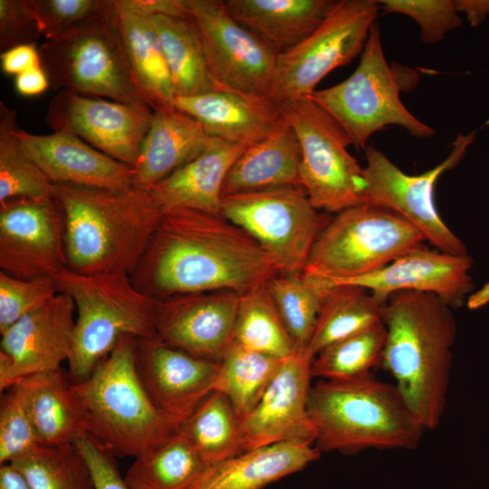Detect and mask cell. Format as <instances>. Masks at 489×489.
I'll return each instance as SVG.
<instances>
[{
    "label": "cell",
    "instance_id": "1",
    "mask_svg": "<svg viewBox=\"0 0 489 489\" xmlns=\"http://www.w3.org/2000/svg\"><path fill=\"white\" fill-rule=\"evenodd\" d=\"M279 273L272 257L222 216L177 207L164 212L134 273V285L162 300L219 290L240 294Z\"/></svg>",
    "mask_w": 489,
    "mask_h": 489
},
{
    "label": "cell",
    "instance_id": "2",
    "mask_svg": "<svg viewBox=\"0 0 489 489\" xmlns=\"http://www.w3.org/2000/svg\"><path fill=\"white\" fill-rule=\"evenodd\" d=\"M64 223L67 268L84 274L129 276L165 212L149 187L110 189L53 184Z\"/></svg>",
    "mask_w": 489,
    "mask_h": 489
},
{
    "label": "cell",
    "instance_id": "3",
    "mask_svg": "<svg viewBox=\"0 0 489 489\" xmlns=\"http://www.w3.org/2000/svg\"><path fill=\"white\" fill-rule=\"evenodd\" d=\"M438 296L420 292L393 293L383 307L387 337L381 366L426 430L444 414L456 321Z\"/></svg>",
    "mask_w": 489,
    "mask_h": 489
},
{
    "label": "cell",
    "instance_id": "4",
    "mask_svg": "<svg viewBox=\"0 0 489 489\" xmlns=\"http://www.w3.org/2000/svg\"><path fill=\"white\" fill-rule=\"evenodd\" d=\"M308 412L321 452L414 449L425 432L396 387L371 375L312 385Z\"/></svg>",
    "mask_w": 489,
    "mask_h": 489
},
{
    "label": "cell",
    "instance_id": "5",
    "mask_svg": "<svg viewBox=\"0 0 489 489\" xmlns=\"http://www.w3.org/2000/svg\"><path fill=\"white\" fill-rule=\"evenodd\" d=\"M137 339L123 336L83 380L71 383L90 436L114 456L134 458L178 429L146 389L137 368Z\"/></svg>",
    "mask_w": 489,
    "mask_h": 489
},
{
    "label": "cell",
    "instance_id": "6",
    "mask_svg": "<svg viewBox=\"0 0 489 489\" xmlns=\"http://www.w3.org/2000/svg\"><path fill=\"white\" fill-rule=\"evenodd\" d=\"M53 278L58 292L72 297L77 313L67 361L72 382L88 378L121 337L157 336L158 300L139 291L129 274H84L64 268Z\"/></svg>",
    "mask_w": 489,
    "mask_h": 489
},
{
    "label": "cell",
    "instance_id": "7",
    "mask_svg": "<svg viewBox=\"0 0 489 489\" xmlns=\"http://www.w3.org/2000/svg\"><path fill=\"white\" fill-rule=\"evenodd\" d=\"M42 67L52 87L102 98L143 111L153 110L133 75L120 34L114 0L79 27L40 46Z\"/></svg>",
    "mask_w": 489,
    "mask_h": 489
},
{
    "label": "cell",
    "instance_id": "8",
    "mask_svg": "<svg viewBox=\"0 0 489 489\" xmlns=\"http://www.w3.org/2000/svg\"><path fill=\"white\" fill-rule=\"evenodd\" d=\"M424 242L423 235L398 214L361 204L328 221L302 273L328 285L340 284L379 271Z\"/></svg>",
    "mask_w": 489,
    "mask_h": 489
},
{
    "label": "cell",
    "instance_id": "9",
    "mask_svg": "<svg viewBox=\"0 0 489 489\" xmlns=\"http://www.w3.org/2000/svg\"><path fill=\"white\" fill-rule=\"evenodd\" d=\"M402 83L398 71L386 61L375 22L350 76L331 87L316 90L309 97L340 125L358 149H365L369 139L389 125L401 126L417 138L433 136L435 130L400 101Z\"/></svg>",
    "mask_w": 489,
    "mask_h": 489
},
{
    "label": "cell",
    "instance_id": "10",
    "mask_svg": "<svg viewBox=\"0 0 489 489\" xmlns=\"http://www.w3.org/2000/svg\"><path fill=\"white\" fill-rule=\"evenodd\" d=\"M301 148V187L318 210L337 214L365 204L363 168L340 125L310 97L281 105Z\"/></svg>",
    "mask_w": 489,
    "mask_h": 489
},
{
    "label": "cell",
    "instance_id": "11",
    "mask_svg": "<svg viewBox=\"0 0 489 489\" xmlns=\"http://www.w3.org/2000/svg\"><path fill=\"white\" fill-rule=\"evenodd\" d=\"M220 215L247 233L272 257L279 273L303 271L330 220L301 186L224 196Z\"/></svg>",
    "mask_w": 489,
    "mask_h": 489
},
{
    "label": "cell",
    "instance_id": "12",
    "mask_svg": "<svg viewBox=\"0 0 489 489\" xmlns=\"http://www.w3.org/2000/svg\"><path fill=\"white\" fill-rule=\"evenodd\" d=\"M379 4L340 0L302 42L278 54L268 98L278 105L309 97L334 69L361 53Z\"/></svg>",
    "mask_w": 489,
    "mask_h": 489
},
{
    "label": "cell",
    "instance_id": "13",
    "mask_svg": "<svg viewBox=\"0 0 489 489\" xmlns=\"http://www.w3.org/2000/svg\"><path fill=\"white\" fill-rule=\"evenodd\" d=\"M475 134H458L448 156L419 175L406 174L380 150L367 146V165L363 168L365 203L398 214L436 249L455 254H468L462 240L441 218L435 203V187L439 177L463 158Z\"/></svg>",
    "mask_w": 489,
    "mask_h": 489
},
{
    "label": "cell",
    "instance_id": "14",
    "mask_svg": "<svg viewBox=\"0 0 489 489\" xmlns=\"http://www.w3.org/2000/svg\"><path fill=\"white\" fill-rule=\"evenodd\" d=\"M210 72L222 90L267 97L278 53L236 22L221 0H187Z\"/></svg>",
    "mask_w": 489,
    "mask_h": 489
},
{
    "label": "cell",
    "instance_id": "15",
    "mask_svg": "<svg viewBox=\"0 0 489 489\" xmlns=\"http://www.w3.org/2000/svg\"><path fill=\"white\" fill-rule=\"evenodd\" d=\"M0 267L22 280L67 268L63 217L53 197L0 203Z\"/></svg>",
    "mask_w": 489,
    "mask_h": 489
},
{
    "label": "cell",
    "instance_id": "16",
    "mask_svg": "<svg viewBox=\"0 0 489 489\" xmlns=\"http://www.w3.org/2000/svg\"><path fill=\"white\" fill-rule=\"evenodd\" d=\"M152 118L153 111L62 90L50 100L45 122L135 168Z\"/></svg>",
    "mask_w": 489,
    "mask_h": 489
},
{
    "label": "cell",
    "instance_id": "17",
    "mask_svg": "<svg viewBox=\"0 0 489 489\" xmlns=\"http://www.w3.org/2000/svg\"><path fill=\"white\" fill-rule=\"evenodd\" d=\"M75 312L72 297L59 292L44 306L1 333V392L26 377L60 369L61 364L68 361L73 343Z\"/></svg>",
    "mask_w": 489,
    "mask_h": 489
},
{
    "label": "cell",
    "instance_id": "18",
    "mask_svg": "<svg viewBox=\"0 0 489 489\" xmlns=\"http://www.w3.org/2000/svg\"><path fill=\"white\" fill-rule=\"evenodd\" d=\"M240 296L219 290L158 300L157 337L195 357L220 362L234 342Z\"/></svg>",
    "mask_w": 489,
    "mask_h": 489
},
{
    "label": "cell",
    "instance_id": "19",
    "mask_svg": "<svg viewBox=\"0 0 489 489\" xmlns=\"http://www.w3.org/2000/svg\"><path fill=\"white\" fill-rule=\"evenodd\" d=\"M312 360L305 351L283 360L259 402L242 419L246 451L281 442L314 443L308 412Z\"/></svg>",
    "mask_w": 489,
    "mask_h": 489
},
{
    "label": "cell",
    "instance_id": "20",
    "mask_svg": "<svg viewBox=\"0 0 489 489\" xmlns=\"http://www.w3.org/2000/svg\"><path fill=\"white\" fill-rule=\"evenodd\" d=\"M140 379L158 408L180 425L213 391L219 362L195 357L158 337L136 340Z\"/></svg>",
    "mask_w": 489,
    "mask_h": 489
},
{
    "label": "cell",
    "instance_id": "21",
    "mask_svg": "<svg viewBox=\"0 0 489 489\" xmlns=\"http://www.w3.org/2000/svg\"><path fill=\"white\" fill-rule=\"evenodd\" d=\"M472 266L468 254H455L423 244L377 272L340 284L363 287L382 303L398 292L432 293L455 309L463 306L475 289L469 273Z\"/></svg>",
    "mask_w": 489,
    "mask_h": 489
},
{
    "label": "cell",
    "instance_id": "22",
    "mask_svg": "<svg viewBox=\"0 0 489 489\" xmlns=\"http://www.w3.org/2000/svg\"><path fill=\"white\" fill-rule=\"evenodd\" d=\"M14 133L53 184L110 189L134 186V168L94 149L72 133L56 131L37 135L17 125Z\"/></svg>",
    "mask_w": 489,
    "mask_h": 489
},
{
    "label": "cell",
    "instance_id": "23",
    "mask_svg": "<svg viewBox=\"0 0 489 489\" xmlns=\"http://www.w3.org/2000/svg\"><path fill=\"white\" fill-rule=\"evenodd\" d=\"M175 108L196 120L209 137L245 147L265 139L283 119L281 106L267 97L222 89L176 97Z\"/></svg>",
    "mask_w": 489,
    "mask_h": 489
},
{
    "label": "cell",
    "instance_id": "24",
    "mask_svg": "<svg viewBox=\"0 0 489 489\" xmlns=\"http://www.w3.org/2000/svg\"><path fill=\"white\" fill-rule=\"evenodd\" d=\"M246 148L211 138L197 157L149 188L165 211L185 207L221 216L225 179Z\"/></svg>",
    "mask_w": 489,
    "mask_h": 489
},
{
    "label": "cell",
    "instance_id": "25",
    "mask_svg": "<svg viewBox=\"0 0 489 489\" xmlns=\"http://www.w3.org/2000/svg\"><path fill=\"white\" fill-rule=\"evenodd\" d=\"M308 441H289L247 450L207 465L189 489H262L319 459Z\"/></svg>",
    "mask_w": 489,
    "mask_h": 489
},
{
    "label": "cell",
    "instance_id": "26",
    "mask_svg": "<svg viewBox=\"0 0 489 489\" xmlns=\"http://www.w3.org/2000/svg\"><path fill=\"white\" fill-rule=\"evenodd\" d=\"M335 0H224L228 14L278 54L299 44L325 19Z\"/></svg>",
    "mask_w": 489,
    "mask_h": 489
},
{
    "label": "cell",
    "instance_id": "27",
    "mask_svg": "<svg viewBox=\"0 0 489 489\" xmlns=\"http://www.w3.org/2000/svg\"><path fill=\"white\" fill-rule=\"evenodd\" d=\"M301 159L297 136L283 117L270 135L247 147L236 159L225 179L223 197L301 186Z\"/></svg>",
    "mask_w": 489,
    "mask_h": 489
},
{
    "label": "cell",
    "instance_id": "28",
    "mask_svg": "<svg viewBox=\"0 0 489 489\" xmlns=\"http://www.w3.org/2000/svg\"><path fill=\"white\" fill-rule=\"evenodd\" d=\"M209 137L187 113L174 109L154 110L135 168L134 186L149 187L197 157Z\"/></svg>",
    "mask_w": 489,
    "mask_h": 489
},
{
    "label": "cell",
    "instance_id": "29",
    "mask_svg": "<svg viewBox=\"0 0 489 489\" xmlns=\"http://www.w3.org/2000/svg\"><path fill=\"white\" fill-rule=\"evenodd\" d=\"M43 446L73 445L90 435L84 410L62 369L20 379Z\"/></svg>",
    "mask_w": 489,
    "mask_h": 489
},
{
    "label": "cell",
    "instance_id": "30",
    "mask_svg": "<svg viewBox=\"0 0 489 489\" xmlns=\"http://www.w3.org/2000/svg\"><path fill=\"white\" fill-rule=\"evenodd\" d=\"M114 4L120 34L137 84L154 110L175 108L176 94L167 61L149 18Z\"/></svg>",
    "mask_w": 489,
    "mask_h": 489
},
{
    "label": "cell",
    "instance_id": "31",
    "mask_svg": "<svg viewBox=\"0 0 489 489\" xmlns=\"http://www.w3.org/2000/svg\"><path fill=\"white\" fill-rule=\"evenodd\" d=\"M158 36L176 97L221 90L215 82L200 40L189 17H149Z\"/></svg>",
    "mask_w": 489,
    "mask_h": 489
},
{
    "label": "cell",
    "instance_id": "32",
    "mask_svg": "<svg viewBox=\"0 0 489 489\" xmlns=\"http://www.w3.org/2000/svg\"><path fill=\"white\" fill-rule=\"evenodd\" d=\"M209 465L245 452L242 418L230 400L212 391L177 429Z\"/></svg>",
    "mask_w": 489,
    "mask_h": 489
},
{
    "label": "cell",
    "instance_id": "33",
    "mask_svg": "<svg viewBox=\"0 0 489 489\" xmlns=\"http://www.w3.org/2000/svg\"><path fill=\"white\" fill-rule=\"evenodd\" d=\"M384 304L363 287L331 285L305 352L314 359L328 345L382 321Z\"/></svg>",
    "mask_w": 489,
    "mask_h": 489
},
{
    "label": "cell",
    "instance_id": "34",
    "mask_svg": "<svg viewBox=\"0 0 489 489\" xmlns=\"http://www.w3.org/2000/svg\"><path fill=\"white\" fill-rule=\"evenodd\" d=\"M207 465L177 430L135 457L123 476L129 489H189Z\"/></svg>",
    "mask_w": 489,
    "mask_h": 489
},
{
    "label": "cell",
    "instance_id": "35",
    "mask_svg": "<svg viewBox=\"0 0 489 489\" xmlns=\"http://www.w3.org/2000/svg\"><path fill=\"white\" fill-rule=\"evenodd\" d=\"M283 360L234 341L219 362L213 391L224 394L243 419L259 402Z\"/></svg>",
    "mask_w": 489,
    "mask_h": 489
},
{
    "label": "cell",
    "instance_id": "36",
    "mask_svg": "<svg viewBox=\"0 0 489 489\" xmlns=\"http://www.w3.org/2000/svg\"><path fill=\"white\" fill-rule=\"evenodd\" d=\"M234 341L278 359L297 351L266 283L241 294Z\"/></svg>",
    "mask_w": 489,
    "mask_h": 489
},
{
    "label": "cell",
    "instance_id": "37",
    "mask_svg": "<svg viewBox=\"0 0 489 489\" xmlns=\"http://www.w3.org/2000/svg\"><path fill=\"white\" fill-rule=\"evenodd\" d=\"M297 351H305L331 285L302 272L277 273L266 283Z\"/></svg>",
    "mask_w": 489,
    "mask_h": 489
},
{
    "label": "cell",
    "instance_id": "38",
    "mask_svg": "<svg viewBox=\"0 0 489 489\" xmlns=\"http://www.w3.org/2000/svg\"><path fill=\"white\" fill-rule=\"evenodd\" d=\"M16 112L0 101V203L16 197H53V183L14 135Z\"/></svg>",
    "mask_w": 489,
    "mask_h": 489
},
{
    "label": "cell",
    "instance_id": "39",
    "mask_svg": "<svg viewBox=\"0 0 489 489\" xmlns=\"http://www.w3.org/2000/svg\"><path fill=\"white\" fill-rule=\"evenodd\" d=\"M386 337V326L379 321L328 345L312 360V377L346 380L370 375L381 365Z\"/></svg>",
    "mask_w": 489,
    "mask_h": 489
},
{
    "label": "cell",
    "instance_id": "40",
    "mask_svg": "<svg viewBox=\"0 0 489 489\" xmlns=\"http://www.w3.org/2000/svg\"><path fill=\"white\" fill-rule=\"evenodd\" d=\"M11 464L32 489H95L88 464L74 445L42 446Z\"/></svg>",
    "mask_w": 489,
    "mask_h": 489
},
{
    "label": "cell",
    "instance_id": "41",
    "mask_svg": "<svg viewBox=\"0 0 489 489\" xmlns=\"http://www.w3.org/2000/svg\"><path fill=\"white\" fill-rule=\"evenodd\" d=\"M7 389L0 406V465L23 459L43 446L30 417L22 381Z\"/></svg>",
    "mask_w": 489,
    "mask_h": 489
},
{
    "label": "cell",
    "instance_id": "42",
    "mask_svg": "<svg viewBox=\"0 0 489 489\" xmlns=\"http://www.w3.org/2000/svg\"><path fill=\"white\" fill-rule=\"evenodd\" d=\"M53 277L30 280L0 272V333L24 316L44 306L57 293Z\"/></svg>",
    "mask_w": 489,
    "mask_h": 489
},
{
    "label": "cell",
    "instance_id": "43",
    "mask_svg": "<svg viewBox=\"0 0 489 489\" xmlns=\"http://www.w3.org/2000/svg\"><path fill=\"white\" fill-rule=\"evenodd\" d=\"M387 13L405 14L418 24L421 40L434 44L447 33L461 26V19L454 0H381L378 1Z\"/></svg>",
    "mask_w": 489,
    "mask_h": 489
},
{
    "label": "cell",
    "instance_id": "44",
    "mask_svg": "<svg viewBox=\"0 0 489 489\" xmlns=\"http://www.w3.org/2000/svg\"><path fill=\"white\" fill-rule=\"evenodd\" d=\"M107 0H28L45 39L68 33L98 15Z\"/></svg>",
    "mask_w": 489,
    "mask_h": 489
},
{
    "label": "cell",
    "instance_id": "45",
    "mask_svg": "<svg viewBox=\"0 0 489 489\" xmlns=\"http://www.w3.org/2000/svg\"><path fill=\"white\" fill-rule=\"evenodd\" d=\"M43 35L28 0H0V50L34 44Z\"/></svg>",
    "mask_w": 489,
    "mask_h": 489
},
{
    "label": "cell",
    "instance_id": "46",
    "mask_svg": "<svg viewBox=\"0 0 489 489\" xmlns=\"http://www.w3.org/2000/svg\"><path fill=\"white\" fill-rule=\"evenodd\" d=\"M86 460L95 489H129L120 475L115 456L90 435L73 444Z\"/></svg>",
    "mask_w": 489,
    "mask_h": 489
},
{
    "label": "cell",
    "instance_id": "47",
    "mask_svg": "<svg viewBox=\"0 0 489 489\" xmlns=\"http://www.w3.org/2000/svg\"><path fill=\"white\" fill-rule=\"evenodd\" d=\"M115 2L121 8L147 18L155 15L188 16L187 0H115Z\"/></svg>",
    "mask_w": 489,
    "mask_h": 489
},
{
    "label": "cell",
    "instance_id": "48",
    "mask_svg": "<svg viewBox=\"0 0 489 489\" xmlns=\"http://www.w3.org/2000/svg\"><path fill=\"white\" fill-rule=\"evenodd\" d=\"M1 64L5 73L16 76L42 66L39 50L36 49L35 43L19 45L1 53Z\"/></svg>",
    "mask_w": 489,
    "mask_h": 489
},
{
    "label": "cell",
    "instance_id": "49",
    "mask_svg": "<svg viewBox=\"0 0 489 489\" xmlns=\"http://www.w3.org/2000/svg\"><path fill=\"white\" fill-rule=\"evenodd\" d=\"M49 78L42 66L26 71L15 77L16 91L24 96H35L48 88Z\"/></svg>",
    "mask_w": 489,
    "mask_h": 489
},
{
    "label": "cell",
    "instance_id": "50",
    "mask_svg": "<svg viewBox=\"0 0 489 489\" xmlns=\"http://www.w3.org/2000/svg\"><path fill=\"white\" fill-rule=\"evenodd\" d=\"M457 12H463L473 26L482 24L489 15V0H454Z\"/></svg>",
    "mask_w": 489,
    "mask_h": 489
},
{
    "label": "cell",
    "instance_id": "51",
    "mask_svg": "<svg viewBox=\"0 0 489 489\" xmlns=\"http://www.w3.org/2000/svg\"><path fill=\"white\" fill-rule=\"evenodd\" d=\"M0 489H32L24 475L12 464L0 466Z\"/></svg>",
    "mask_w": 489,
    "mask_h": 489
},
{
    "label": "cell",
    "instance_id": "52",
    "mask_svg": "<svg viewBox=\"0 0 489 489\" xmlns=\"http://www.w3.org/2000/svg\"><path fill=\"white\" fill-rule=\"evenodd\" d=\"M489 302V281L478 291L473 292L467 299V307L471 310L479 309Z\"/></svg>",
    "mask_w": 489,
    "mask_h": 489
}]
</instances>
